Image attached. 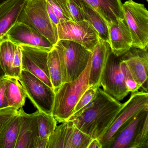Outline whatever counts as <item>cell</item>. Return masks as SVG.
Instances as JSON below:
<instances>
[{
	"mask_svg": "<svg viewBox=\"0 0 148 148\" xmlns=\"http://www.w3.org/2000/svg\"><path fill=\"white\" fill-rule=\"evenodd\" d=\"M123 104L100 87L92 100L69 119L92 138L99 139L112 123Z\"/></svg>",
	"mask_w": 148,
	"mask_h": 148,
	"instance_id": "cell-1",
	"label": "cell"
},
{
	"mask_svg": "<svg viewBox=\"0 0 148 148\" xmlns=\"http://www.w3.org/2000/svg\"><path fill=\"white\" fill-rule=\"evenodd\" d=\"M91 58L80 76L72 82L63 83L55 90L52 114L59 123L68 121L72 115L75 106L83 93L89 87Z\"/></svg>",
	"mask_w": 148,
	"mask_h": 148,
	"instance_id": "cell-2",
	"label": "cell"
},
{
	"mask_svg": "<svg viewBox=\"0 0 148 148\" xmlns=\"http://www.w3.org/2000/svg\"><path fill=\"white\" fill-rule=\"evenodd\" d=\"M54 47L59 58L62 84L74 81L85 69L91 52L80 44L66 40H58Z\"/></svg>",
	"mask_w": 148,
	"mask_h": 148,
	"instance_id": "cell-3",
	"label": "cell"
},
{
	"mask_svg": "<svg viewBox=\"0 0 148 148\" xmlns=\"http://www.w3.org/2000/svg\"><path fill=\"white\" fill-rule=\"evenodd\" d=\"M18 22L35 29L53 46L58 41L57 26L49 17L46 0H26Z\"/></svg>",
	"mask_w": 148,
	"mask_h": 148,
	"instance_id": "cell-4",
	"label": "cell"
},
{
	"mask_svg": "<svg viewBox=\"0 0 148 148\" xmlns=\"http://www.w3.org/2000/svg\"><path fill=\"white\" fill-rule=\"evenodd\" d=\"M124 18L129 27L132 47L148 49V12L144 5L133 0L123 4Z\"/></svg>",
	"mask_w": 148,
	"mask_h": 148,
	"instance_id": "cell-5",
	"label": "cell"
},
{
	"mask_svg": "<svg viewBox=\"0 0 148 148\" xmlns=\"http://www.w3.org/2000/svg\"><path fill=\"white\" fill-rule=\"evenodd\" d=\"M148 108V93L144 90L132 92L130 97L123 104L105 133L99 138L102 148H108L119 129L133 116Z\"/></svg>",
	"mask_w": 148,
	"mask_h": 148,
	"instance_id": "cell-6",
	"label": "cell"
},
{
	"mask_svg": "<svg viewBox=\"0 0 148 148\" xmlns=\"http://www.w3.org/2000/svg\"><path fill=\"white\" fill-rule=\"evenodd\" d=\"M18 80L23 86L27 97L38 110L52 114L55 91L43 81L26 71H22Z\"/></svg>",
	"mask_w": 148,
	"mask_h": 148,
	"instance_id": "cell-7",
	"label": "cell"
},
{
	"mask_svg": "<svg viewBox=\"0 0 148 148\" xmlns=\"http://www.w3.org/2000/svg\"><path fill=\"white\" fill-rule=\"evenodd\" d=\"M58 41L66 40L82 45L91 52L101 39L97 31L88 21H64L57 25Z\"/></svg>",
	"mask_w": 148,
	"mask_h": 148,
	"instance_id": "cell-8",
	"label": "cell"
},
{
	"mask_svg": "<svg viewBox=\"0 0 148 148\" xmlns=\"http://www.w3.org/2000/svg\"><path fill=\"white\" fill-rule=\"evenodd\" d=\"M92 139L68 120L56 126L48 138L47 148H87Z\"/></svg>",
	"mask_w": 148,
	"mask_h": 148,
	"instance_id": "cell-9",
	"label": "cell"
},
{
	"mask_svg": "<svg viewBox=\"0 0 148 148\" xmlns=\"http://www.w3.org/2000/svg\"><path fill=\"white\" fill-rule=\"evenodd\" d=\"M100 86L105 92L119 101L123 100L130 93L125 84L120 58L112 53L102 73Z\"/></svg>",
	"mask_w": 148,
	"mask_h": 148,
	"instance_id": "cell-10",
	"label": "cell"
},
{
	"mask_svg": "<svg viewBox=\"0 0 148 148\" xmlns=\"http://www.w3.org/2000/svg\"><path fill=\"white\" fill-rule=\"evenodd\" d=\"M19 46L22 52V71L30 73L53 89L47 66L49 52L32 47Z\"/></svg>",
	"mask_w": 148,
	"mask_h": 148,
	"instance_id": "cell-11",
	"label": "cell"
},
{
	"mask_svg": "<svg viewBox=\"0 0 148 148\" xmlns=\"http://www.w3.org/2000/svg\"><path fill=\"white\" fill-rule=\"evenodd\" d=\"M4 38L17 46L37 47L50 52L53 46L43 35L26 24L17 22Z\"/></svg>",
	"mask_w": 148,
	"mask_h": 148,
	"instance_id": "cell-12",
	"label": "cell"
},
{
	"mask_svg": "<svg viewBox=\"0 0 148 148\" xmlns=\"http://www.w3.org/2000/svg\"><path fill=\"white\" fill-rule=\"evenodd\" d=\"M119 58L140 88L148 92V49L132 47Z\"/></svg>",
	"mask_w": 148,
	"mask_h": 148,
	"instance_id": "cell-13",
	"label": "cell"
},
{
	"mask_svg": "<svg viewBox=\"0 0 148 148\" xmlns=\"http://www.w3.org/2000/svg\"><path fill=\"white\" fill-rule=\"evenodd\" d=\"M109 42L112 54L121 57L132 47V40L125 19L107 24Z\"/></svg>",
	"mask_w": 148,
	"mask_h": 148,
	"instance_id": "cell-14",
	"label": "cell"
},
{
	"mask_svg": "<svg viewBox=\"0 0 148 148\" xmlns=\"http://www.w3.org/2000/svg\"><path fill=\"white\" fill-rule=\"evenodd\" d=\"M147 115L148 108L141 111L123 124L115 133L108 148H130Z\"/></svg>",
	"mask_w": 148,
	"mask_h": 148,
	"instance_id": "cell-15",
	"label": "cell"
},
{
	"mask_svg": "<svg viewBox=\"0 0 148 148\" xmlns=\"http://www.w3.org/2000/svg\"><path fill=\"white\" fill-rule=\"evenodd\" d=\"M112 53L109 43L100 39L91 51V67L89 79V87L99 88L109 57Z\"/></svg>",
	"mask_w": 148,
	"mask_h": 148,
	"instance_id": "cell-16",
	"label": "cell"
},
{
	"mask_svg": "<svg viewBox=\"0 0 148 148\" xmlns=\"http://www.w3.org/2000/svg\"><path fill=\"white\" fill-rule=\"evenodd\" d=\"M21 123L15 148H34L39 135L37 111L32 114L26 113L21 108L18 110Z\"/></svg>",
	"mask_w": 148,
	"mask_h": 148,
	"instance_id": "cell-17",
	"label": "cell"
},
{
	"mask_svg": "<svg viewBox=\"0 0 148 148\" xmlns=\"http://www.w3.org/2000/svg\"><path fill=\"white\" fill-rule=\"evenodd\" d=\"M26 0H6L0 5V40L18 22Z\"/></svg>",
	"mask_w": 148,
	"mask_h": 148,
	"instance_id": "cell-18",
	"label": "cell"
},
{
	"mask_svg": "<svg viewBox=\"0 0 148 148\" xmlns=\"http://www.w3.org/2000/svg\"><path fill=\"white\" fill-rule=\"evenodd\" d=\"M87 3L107 24L124 18L121 0H81Z\"/></svg>",
	"mask_w": 148,
	"mask_h": 148,
	"instance_id": "cell-19",
	"label": "cell"
},
{
	"mask_svg": "<svg viewBox=\"0 0 148 148\" xmlns=\"http://www.w3.org/2000/svg\"><path fill=\"white\" fill-rule=\"evenodd\" d=\"M21 123V116L18 110L0 131V148H15Z\"/></svg>",
	"mask_w": 148,
	"mask_h": 148,
	"instance_id": "cell-20",
	"label": "cell"
},
{
	"mask_svg": "<svg viewBox=\"0 0 148 148\" xmlns=\"http://www.w3.org/2000/svg\"><path fill=\"white\" fill-rule=\"evenodd\" d=\"M6 96L9 107L19 110L25 105L27 95L20 82L15 77H9L6 89Z\"/></svg>",
	"mask_w": 148,
	"mask_h": 148,
	"instance_id": "cell-21",
	"label": "cell"
},
{
	"mask_svg": "<svg viewBox=\"0 0 148 148\" xmlns=\"http://www.w3.org/2000/svg\"><path fill=\"white\" fill-rule=\"evenodd\" d=\"M80 1L84 20L90 23L97 32L101 39L109 43V31L107 22L87 3Z\"/></svg>",
	"mask_w": 148,
	"mask_h": 148,
	"instance_id": "cell-22",
	"label": "cell"
},
{
	"mask_svg": "<svg viewBox=\"0 0 148 148\" xmlns=\"http://www.w3.org/2000/svg\"><path fill=\"white\" fill-rule=\"evenodd\" d=\"M18 46L6 38L0 40V64L6 76L14 77L12 64Z\"/></svg>",
	"mask_w": 148,
	"mask_h": 148,
	"instance_id": "cell-23",
	"label": "cell"
},
{
	"mask_svg": "<svg viewBox=\"0 0 148 148\" xmlns=\"http://www.w3.org/2000/svg\"><path fill=\"white\" fill-rule=\"evenodd\" d=\"M47 66L50 80L55 90L61 85L62 82L59 58L57 50L54 46L48 53Z\"/></svg>",
	"mask_w": 148,
	"mask_h": 148,
	"instance_id": "cell-24",
	"label": "cell"
},
{
	"mask_svg": "<svg viewBox=\"0 0 148 148\" xmlns=\"http://www.w3.org/2000/svg\"><path fill=\"white\" fill-rule=\"evenodd\" d=\"M39 135L41 138H49L57 126V121L52 114L37 111Z\"/></svg>",
	"mask_w": 148,
	"mask_h": 148,
	"instance_id": "cell-25",
	"label": "cell"
},
{
	"mask_svg": "<svg viewBox=\"0 0 148 148\" xmlns=\"http://www.w3.org/2000/svg\"><path fill=\"white\" fill-rule=\"evenodd\" d=\"M60 20L72 21L67 6V0H46Z\"/></svg>",
	"mask_w": 148,
	"mask_h": 148,
	"instance_id": "cell-26",
	"label": "cell"
},
{
	"mask_svg": "<svg viewBox=\"0 0 148 148\" xmlns=\"http://www.w3.org/2000/svg\"><path fill=\"white\" fill-rule=\"evenodd\" d=\"M130 148H148V115L145 116Z\"/></svg>",
	"mask_w": 148,
	"mask_h": 148,
	"instance_id": "cell-27",
	"label": "cell"
},
{
	"mask_svg": "<svg viewBox=\"0 0 148 148\" xmlns=\"http://www.w3.org/2000/svg\"><path fill=\"white\" fill-rule=\"evenodd\" d=\"M67 6L72 21L77 22L84 20L80 0H67Z\"/></svg>",
	"mask_w": 148,
	"mask_h": 148,
	"instance_id": "cell-28",
	"label": "cell"
},
{
	"mask_svg": "<svg viewBox=\"0 0 148 148\" xmlns=\"http://www.w3.org/2000/svg\"><path fill=\"white\" fill-rule=\"evenodd\" d=\"M98 88L89 87L85 91L75 106L72 115L77 113L79 111L83 109L92 100L97 93Z\"/></svg>",
	"mask_w": 148,
	"mask_h": 148,
	"instance_id": "cell-29",
	"label": "cell"
},
{
	"mask_svg": "<svg viewBox=\"0 0 148 148\" xmlns=\"http://www.w3.org/2000/svg\"><path fill=\"white\" fill-rule=\"evenodd\" d=\"M121 67L124 77L125 84L127 90L130 92L138 91L140 88L139 85L136 83L132 76L126 65L121 61Z\"/></svg>",
	"mask_w": 148,
	"mask_h": 148,
	"instance_id": "cell-30",
	"label": "cell"
},
{
	"mask_svg": "<svg viewBox=\"0 0 148 148\" xmlns=\"http://www.w3.org/2000/svg\"><path fill=\"white\" fill-rule=\"evenodd\" d=\"M14 77H19L22 71V52L20 47L18 46L15 53L12 64Z\"/></svg>",
	"mask_w": 148,
	"mask_h": 148,
	"instance_id": "cell-31",
	"label": "cell"
},
{
	"mask_svg": "<svg viewBox=\"0 0 148 148\" xmlns=\"http://www.w3.org/2000/svg\"><path fill=\"white\" fill-rule=\"evenodd\" d=\"M9 77L6 76L0 78V110L9 107L6 96L7 84Z\"/></svg>",
	"mask_w": 148,
	"mask_h": 148,
	"instance_id": "cell-32",
	"label": "cell"
},
{
	"mask_svg": "<svg viewBox=\"0 0 148 148\" xmlns=\"http://www.w3.org/2000/svg\"><path fill=\"white\" fill-rule=\"evenodd\" d=\"M18 110L13 107H7L0 110V131L10 118L17 113Z\"/></svg>",
	"mask_w": 148,
	"mask_h": 148,
	"instance_id": "cell-33",
	"label": "cell"
},
{
	"mask_svg": "<svg viewBox=\"0 0 148 148\" xmlns=\"http://www.w3.org/2000/svg\"><path fill=\"white\" fill-rule=\"evenodd\" d=\"M48 138H43L39 136L36 140L34 148H47Z\"/></svg>",
	"mask_w": 148,
	"mask_h": 148,
	"instance_id": "cell-34",
	"label": "cell"
},
{
	"mask_svg": "<svg viewBox=\"0 0 148 148\" xmlns=\"http://www.w3.org/2000/svg\"><path fill=\"white\" fill-rule=\"evenodd\" d=\"M47 12H48V14H49L51 20L55 25L57 26V25L60 23L59 19L57 17V15L54 13L53 10L51 8V6L47 3Z\"/></svg>",
	"mask_w": 148,
	"mask_h": 148,
	"instance_id": "cell-35",
	"label": "cell"
},
{
	"mask_svg": "<svg viewBox=\"0 0 148 148\" xmlns=\"http://www.w3.org/2000/svg\"><path fill=\"white\" fill-rule=\"evenodd\" d=\"M87 148H102L101 143L97 138H92Z\"/></svg>",
	"mask_w": 148,
	"mask_h": 148,
	"instance_id": "cell-36",
	"label": "cell"
},
{
	"mask_svg": "<svg viewBox=\"0 0 148 148\" xmlns=\"http://www.w3.org/2000/svg\"><path fill=\"white\" fill-rule=\"evenodd\" d=\"M5 76V73L2 69V67H1V64H0V78L4 77Z\"/></svg>",
	"mask_w": 148,
	"mask_h": 148,
	"instance_id": "cell-37",
	"label": "cell"
},
{
	"mask_svg": "<svg viewBox=\"0 0 148 148\" xmlns=\"http://www.w3.org/2000/svg\"><path fill=\"white\" fill-rule=\"evenodd\" d=\"M6 0H0V5H1L3 2H5Z\"/></svg>",
	"mask_w": 148,
	"mask_h": 148,
	"instance_id": "cell-38",
	"label": "cell"
},
{
	"mask_svg": "<svg viewBox=\"0 0 148 148\" xmlns=\"http://www.w3.org/2000/svg\"><path fill=\"white\" fill-rule=\"evenodd\" d=\"M146 1H148V0H146Z\"/></svg>",
	"mask_w": 148,
	"mask_h": 148,
	"instance_id": "cell-39",
	"label": "cell"
}]
</instances>
